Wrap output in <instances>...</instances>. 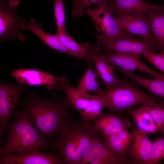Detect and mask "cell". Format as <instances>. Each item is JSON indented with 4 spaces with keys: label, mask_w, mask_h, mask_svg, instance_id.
I'll return each mask as SVG.
<instances>
[{
    "label": "cell",
    "mask_w": 164,
    "mask_h": 164,
    "mask_svg": "<svg viewBox=\"0 0 164 164\" xmlns=\"http://www.w3.org/2000/svg\"><path fill=\"white\" fill-rule=\"evenodd\" d=\"M10 124L6 143L0 147V155L15 153L19 156L29 154L36 149L48 151V140L42 137L34 128L26 108L18 110Z\"/></svg>",
    "instance_id": "cell-3"
},
{
    "label": "cell",
    "mask_w": 164,
    "mask_h": 164,
    "mask_svg": "<svg viewBox=\"0 0 164 164\" xmlns=\"http://www.w3.org/2000/svg\"><path fill=\"white\" fill-rule=\"evenodd\" d=\"M128 111L139 130L155 134L159 131L158 125L151 116L141 106Z\"/></svg>",
    "instance_id": "cell-23"
},
{
    "label": "cell",
    "mask_w": 164,
    "mask_h": 164,
    "mask_svg": "<svg viewBox=\"0 0 164 164\" xmlns=\"http://www.w3.org/2000/svg\"><path fill=\"white\" fill-rule=\"evenodd\" d=\"M39 149L26 155L19 156L14 154L0 155V164H64L63 159L51 151L46 153Z\"/></svg>",
    "instance_id": "cell-14"
},
{
    "label": "cell",
    "mask_w": 164,
    "mask_h": 164,
    "mask_svg": "<svg viewBox=\"0 0 164 164\" xmlns=\"http://www.w3.org/2000/svg\"><path fill=\"white\" fill-rule=\"evenodd\" d=\"M164 159V137L152 141V149L148 164H158Z\"/></svg>",
    "instance_id": "cell-27"
},
{
    "label": "cell",
    "mask_w": 164,
    "mask_h": 164,
    "mask_svg": "<svg viewBox=\"0 0 164 164\" xmlns=\"http://www.w3.org/2000/svg\"><path fill=\"white\" fill-rule=\"evenodd\" d=\"M56 34L63 45L77 56L79 60L91 61V57L101 53V48L98 43L91 44L85 43L81 45L73 40L67 32L57 31Z\"/></svg>",
    "instance_id": "cell-18"
},
{
    "label": "cell",
    "mask_w": 164,
    "mask_h": 164,
    "mask_svg": "<svg viewBox=\"0 0 164 164\" xmlns=\"http://www.w3.org/2000/svg\"><path fill=\"white\" fill-rule=\"evenodd\" d=\"M141 106L151 116L164 135V99L159 101H151L143 103Z\"/></svg>",
    "instance_id": "cell-25"
},
{
    "label": "cell",
    "mask_w": 164,
    "mask_h": 164,
    "mask_svg": "<svg viewBox=\"0 0 164 164\" xmlns=\"http://www.w3.org/2000/svg\"><path fill=\"white\" fill-rule=\"evenodd\" d=\"M110 0H73V8L71 13L73 18L83 16L85 9L91 5L108 4Z\"/></svg>",
    "instance_id": "cell-26"
},
{
    "label": "cell",
    "mask_w": 164,
    "mask_h": 164,
    "mask_svg": "<svg viewBox=\"0 0 164 164\" xmlns=\"http://www.w3.org/2000/svg\"><path fill=\"white\" fill-rule=\"evenodd\" d=\"M53 0L54 2V16L57 31L66 32L64 0Z\"/></svg>",
    "instance_id": "cell-28"
},
{
    "label": "cell",
    "mask_w": 164,
    "mask_h": 164,
    "mask_svg": "<svg viewBox=\"0 0 164 164\" xmlns=\"http://www.w3.org/2000/svg\"><path fill=\"white\" fill-rule=\"evenodd\" d=\"M61 87L73 108L78 111L84 122L89 124L96 121L106 107L100 96L79 91L70 84L65 77H62Z\"/></svg>",
    "instance_id": "cell-5"
},
{
    "label": "cell",
    "mask_w": 164,
    "mask_h": 164,
    "mask_svg": "<svg viewBox=\"0 0 164 164\" xmlns=\"http://www.w3.org/2000/svg\"><path fill=\"white\" fill-rule=\"evenodd\" d=\"M132 126V123L128 119L123 118L118 114L103 112L96 120L93 127L99 131L104 139Z\"/></svg>",
    "instance_id": "cell-16"
},
{
    "label": "cell",
    "mask_w": 164,
    "mask_h": 164,
    "mask_svg": "<svg viewBox=\"0 0 164 164\" xmlns=\"http://www.w3.org/2000/svg\"><path fill=\"white\" fill-rule=\"evenodd\" d=\"M99 45L105 53L117 52L142 54L146 52L158 53L156 46L151 43L131 36L122 37L112 42Z\"/></svg>",
    "instance_id": "cell-13"
},
{
    "label": "cell",
    "mask_w": 164,
    "mask_h": 164,
    "mask_svg": "<svg viewBox=\"0 0 164 164\" xmlns=\"http://www.w3.org/2000/svg\"><path fill=\"white\" fill-rule=\"evenodd\" d=\"M11 74L17 81L26 85H46L49 90L62 89V77H55L47 72L33 69L13 70Z\"/></svg>",
    "instance_id": "cell-11"
},
{
    "label": "cell",
    "mask_w": 164,
    "mask_h": 164,
    "mask_svg": "<svg viewBox=\"0 0 164 164\" xmlns=\"http://www.w3.org/2000/svg\"><path fill=\"white\" fill-rule=\"evenodd\" d=\"M133 132L134 138L127 151L128 156L132 164H148L152 147L149 133L138 129Z\"/></svg>",
    "instance_id": "cell-15"
},
{
    "label": "cell",
    "mask_w": 164,
    "mask_h": 164,
    "mask_svg": "<svg viewBox=\"0 0 164 164\" xmlns=\"http://www.w3.org/2000/svg\"><path fill=\"white\" fill-rule=\"evenodd\" d=\"M29 23H27L23 29L30 31L38 36L47 46L52 49L58 50L71 55L77 59V56L69 50L62 43L56 34H51L41 29V22H38L35 19L31 18Z\"/></svg>",
    "instance_id": "cell-19"
},
{
    "label": "cell",
    "mask_w": 164,
    "mask_h": 164,
    "mask_svg": "<svg viewBox=\"0 0 164 164\" xmlns=\"http://www.w3.org/2000/svg\"><path fill=\"white\" fill-rule=\"evenodd\" d=\"M104 139L105 144L112 150L123 156H127V152L129 147L121 139L118 134L111 135Z\"/></svg>",
    "instance_id": "cell-29"
},
{
    "label": "cell",
    "mask_w": 164,
    "mask_h": 164,
    "mask_svg": "<svg viewBox=\"0 0 164 164\" xmlns=\"http://www.w3.org/2000/svg\"><path fill=\"white\" fill-rule=\"evenodd\" d=\"M148 13L146 17L157 42L158 53H161L164 52V5Z\"/></svg>",
    "instance_id": "cell-20"
},
{
    "label": "cell",
    "mask_w": 164,
    "mask_h": 164,
    "mask_svg": "<svg viewBox=\"0 0 164 164\" xmlns=\"http://www.w3.org/2000/svg\"><path fill=\"white\" fill-rule=\"evenodd\" d=\"M108 5L114 12L134 15H145L162 6L142 0H110Z\"/></svg>",
    "instance_id": "cell-17"
},
{
    "label": "cell",
    "mask_w": 164,
    "mask_h": 164,
    "mask_svg": "<svg viewBox=\"0 0 164 164\" xmlns=\"http://www.w3.org/2000/svg\"><path fill=\"white\" fill-rule=\"evenodd\" d=\"M91 61H87L88 67L84 74L79 81L77 89L80 92L87 93L92 91L98 95L102 91L99 86L98 76L94 70Z\"/></svg>",
    "instance_id": "cell-24"
},
{
    "label": "cell",
    "mask_w": 164,
    "mask_h": 164,
    "mask_svg": "<svg viewBox=\"0 0 164 164\" xmlns=\"http://www.w3.org/2000/svg\"><path fill=\"white\" fill-rule=\"evenodd\" d=\"M115 19L120 29L128 33L142 36L143 39L155 46L157 50V42L151 32L145 15H134L117 13Z\"/></svg>",
    "instance_id": "cell-12"
},
{
    "label": "cell",
    "mask_w": 164,
    "mask_h": 164,
    "mask_svg": "<svg viewBox=\"0 0 164 164\" xmlns=\"http://www.w3.org/2000/svg\"><path fill=\"white\" fill-rule=\"evenodd\" d=\"M114 12L108 4H106L96 5L94 9L88 7L85 11V13L92 18L97 32L99 44L112 42L122 37L134 36L118 27L115 18L113 16Z\"/></svg>",
    "instance_id": "cell-6"
},
{
    "label": "cell",
    "mask_w": 164,
    "mask_h": 164,
    "mask_svg": "<svg viewBox=\"0 0 164 164\" xmlns=\"http://www.w3.org/2000/svg\"><path fill=\"white\" fill-rule=\"evenodd\" d=\"M26 85L17 81L12 84L0 81V144L5 134L8 133L7 123L19 106L20 96L28 89Z\"/></svg>",
    "instance_id": "cell-8"
},
{
    "label": "cell",
    "mask_w": 164,
    "mask_h": 164,
    "mask_svg": "<svg viewBox=\"0 0 164 164\" xmlns=\"http://www.w3.org/2000/svg\"><path fill=\"white\" fill-rule=\"evenodd\" d=\"M141 53L109 52L105 53L103 56L109 63L114 64L121 68L132 72L137 71L146 73L155 78L164 81V75L150 68L141 60Z\"/></svg>",
    "instance_id": "cell-10"
},
{
    "label": "cell",
    "mask_w": 164,
    "mask_h": 164,
    "mask_svg": "<svg viewBox=\"0 0 164 164\" xmlns=\"http://www.w3.org/2000/svg\"><path fill=\"white\" fill-rule=\"evenodd\" d=\"M101 135L89 124L76 121L58 137L48 141L47 146L65 164H81L91 142Z\"/></svg>",
    "instance_id": "cell-2"
},
{
    "label": "cell",
    "mask_w": 164,
    "mask_h": 164,
    "mask_svg": "<svg viewBox=\"0 0 164 164\" xmlns=\"http://www.w3.org/2000/svg\"><path fill=\"white\" fill-rule=\"evenodd\" d=\"M137 84L135 82L121 79L111 87L103 90L97 95L104 101L110 112L123 111L148 101L161 100L144 92Z\"/></svg>",
    "instance_id": "cell-4"
},
{
    "label": "cell",
    "mask_w": 164,
    "mask_h": 164,
    "mask_svg": "<svg viewBox=\"0 0 164 164\" xmlns=\"http://www.w3.org/2000/svg\"><path fill=\"white\" fill-rule=\"evenodd\" d=\"M115 70L126 77L134 80L137 84L143 87L153 94L164 99V81L155 78H145L136 75L132 72L116 67Z\"/></svg>",
    "instance_id": "cell-22"
},
{
    "label": "cell",
    "mask_w": 164,
    "mask_h": 164,
    "mask_svg": "<svg viewBox=\"0 0 164 164\" xmlns=\"http://www.w3.org/2000/svg\"><path fill=\"white\" fill-rule=\"evenodd\" d=\"M3 0H0V1H3Z\"/></svg>",
    "instance_id": "cell-32"
},
{
    "label": "cell",
    "mask_w": 164,
    "mask_h": 164,
    "mask_svg": "<svg viewBox=\"0 0 164 164\" xmlns=\"http://www.w3.org/2000/svg\"><path fill=\"white\" fill-rule=\"evenodd\" d=\"M118 134L121 139L130 147L133 140L134 132H129L128 130H125Z\"/></svg>",
    "instance_id": "cell-31"
},
{
    "label": "cell",
    "mask_w": 164,
    "mask_h": 164,
    "mask_svg": "<svg viewBox=\"0 0 164 164\" xmlns=\"http://www.w3.org/2000/svg\"><path fill=\"white\" fill-rule=\"evenodd\" d=\"M20 4L19 0L0 1V43L18 38L24 41L26 36L21 30L27 23L26 19L18 14L16 7Z\"/></svg>",
    "instance_id": "cell-7"
},
{
    "label": "cell",
    "mask_w": 164,
    "mask_h": 164,
    "mask_svg": "<svg viewBox=\"0 0 164 164\" xmlns=\"http://www.w3.org/2000/svg\"><path fill=\"white\" fill-rule=\"evenodd\" d=\"M142 55L151 63L164 73V52L161 53L146 52Z\"/></svg>",
    "instance_id": "cell-30"
},
{
    "label": "cell",
    "mask_w": 164,
    "mask_h": 164,
    "mask_svg": "<svg viewBox=\"0 0 164 164\" xmlns=\"http://www.w3.org/2000/svg\"><path fill=\"white\" fill-rule=\"evenodd\" d=\"M91 60L94 64L96 73L105 82L106 89L111 87L121 79L114 73L116 67L110 65L101 53L92 56Z\"/></svg>",
    "instance_id": "cell-21"
},
{
    "label": "cell",
    "mask_w": 164,
    "mask_h": 164,
    "mask_svg": "<svg viewBox=\"0 0 164 164\" xmlns=\"http://www.w3.org/2000/svg\"><path fill=\"white\" fill-rule=\"evenodd\" d=\"M132 164L128 156L114 151L105 143L102 134L91 142L85 153L81 164Z\"/></svg>",
    "instance_id": "cell-9"
},
{
    "label": "cell",
    "mask_w": 164,
    "mask_h": 164,
    "mask_svg": "<svg viewBox=\"0 0 164 164\" xmlns=\"http://www.w3.org/2000/svg\"><path fill=\"white\" fill-rule=\"evenodd\" d=\"M25 98L20 101L27 111L39 133L48 141L56 138L76 121L70 110L73 108L67 98L54 92L50 99L43 98L28 89Z\"/></svg>",
    "instance_id": "cell-1"
}]
</instances>
